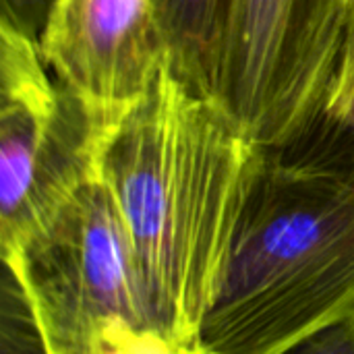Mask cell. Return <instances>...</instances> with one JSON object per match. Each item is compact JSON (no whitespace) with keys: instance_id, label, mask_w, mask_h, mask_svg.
<instances>
[{"instance_id":"4fadbf2b","label":"cell","mask_w":354,"mask_h":354,"mask_svg":"<svg viewBox=\"0 0 354 354\" xmlns=\"http://www.w3.org/2000/svg\"><path fill=\"white\" fill-rule=\"evenodd\" d=\"M75 354H104L102 351H85V353H75Z\"/></svg>"},{"instance_id":"ba28073f","label":"cell","mask_w":354,"mask_h":354,"mask_svg":"<svg viewBox=\"0 0 354 354\" xmlns=\"http://www.w3.org/2000/svg\"><path fill=\"white\" fill-rule=\"evenodd\" d=\"M268 153L354 187V110L344 116H317L295 141Z\"/></svg>"},{"instance_id":"30bf717a","label":"cell","mask_w":354,"mask_h":354,"mask_svg":"<svg viewBox=\"0 0 354 354\" xmlns=\"http://www.w3.org/2000/svg\"><path fill=\"white\" fill-rule=\"evenodd\" d=\"M354 110V0H351L344 39L336 64V73L328 91L324 116H344ZM319 114V116H322Z\"/></svg>"},{"instance_id":"9c48e42d","label":"cell","mask_w":354,"mask_h":354,"mask_svg":"<svg viewBox=\"0 0 354 354\" xmlns=\"http://www.w3.org/2000/svg\"><path fill=\"white\" fill-rule=\"evenodd\" d=\"M100 351L104 354H201L187 353L172 344L153 328L118 324L102 334Z\"/></svg>"},{"instance_id":"7a4b0ae2","label":"cell","mask_w":354,"mask_h":354,"mask_svg":"<svg viewBox=\"0 0 354 354\" xmlns=\"http://www.w3.org/2000/svg\"><path fill=\"white\" fill-rule=\"evenodd\" d=\"M354 317V187L266 151L201 322V354H284Z\"/></svg>"},{"instance_id":"7c38bea8","label":"cell","mask_w":354,"mask_h":354,"mask_svg":"<svg viewBox=\"0 0 354 354\" xmlns=\"http://www.w3.org/2000/svg\"><path fill=\"white\" fill-rule=\"evenodd\" d=\"M284 354H354V317L311 334Z\"/></svg>"},{"instance_id":"5b68a950","label":"cell","mask_w":354,"mask_h":354,"mask_svg":"<svg viewBox=\"0 0 354 354\" xmlns=\"http://www.w3.org/2000/svg\"><path fill=\"white\" fill-rule=\"evenodd\" d=\"M351 0H226L216 97L266 151L324 110Z\"/></svg>"},{"instance_id":"8fae6325","label":"cell","mask_w":354,"mask_h":354,"mask_svg":"<svg viewBox=\"0 0 354 354\" xmlns=\"http://www.w3.org/2000/svg\"><path fill=\"white\" fill-rule=\"evenodd\" d=\"M58 0H0V23L39 41Z\"/></svg>"},{"instance_id":"8992f818","label":"cell","mask_w":354,"mask_h":354,"mask_svg":"<svg viewBox=\"0 0 354 354\" xmlns=\"http://www.w3.org/2000/svg\"><path fill=\"white\" fill-rule=\"evenodd\" d=\"M39 50L54 79L108 122L141 104L170 62L158 0H58Z\"/></svg>"},{"instance_id":"3957f363","label":"cell","mask_w":354,"mask_h":354,"mask_svg":"<svg viewBox=\"0 0 354 354\" xmlns=\"http://www.w3.org/2000/svg\"><path fill=\"white\" fill-rule=\"evenodd\" d=\"M118 122L50 77L39 41L0 23V253L15 259L102 170Z\"/></svg>"},{"instance_id":"52a82bcc","label":"cell","mask_w":354,"mask_h":354,"mask_svg":"<svg viewBox=\"0 0 354 354\" xmlns=\"http://www.w3.org/2000/svg\"><path fill=\"white\" fill-rule=\"evenodd\" d=\"M158 6L172 71L195 91L216 97L226 0H158Z\"/></svg>"},{"instance_id":"277c9868","label":"cell","mask_w":354,"mask_h":354,"mask_svg":"<svg viewBox=\"0 0 354 354\" xmlns=\"http://www.w3.org/2000/svg\"><path fill=\"white\" fill-rule=\"evenodd\" d=\"M4 268L46 354L100 351L102 334L118 324L149 328L127 224L102 170Z\"/></svg>"},{"instance_id":"6da1fadb","label":"cell","mask_w":354,"mask_h":354,"mask_svg":"<svg viewBox=\"0 0 354 354\" xmlns=\"http://www.w3.org/2000/svg\"><path fill=\"white\" fill-rule=\"evenodd\" d=\"M263 156L232 112L170 62L104 147L145 322L187 353H201V322Z\"/></svg>"}]
</instances>
